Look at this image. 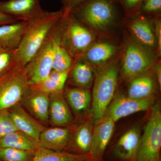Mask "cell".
<instances>
[{
  "mask_svg": "<svg viewBox=\"0 0 161 161\" xmlns=\"http://www.w3.org/2000/svg\"><path fill=\"white\" fill-rule=\"evenodd\" d=\"M59 11H45L28 23L23 39L16 49L17 65L24 68L43 45L64 14Z\"/></svg>",
  "mask_w": 161,
  "mask_h": 161,
  "instance_id": "obj_1",
  "label": "cell"
},
{
  "mask_svg": "<svg viewBox=\"0 0 161 161\" xmlns=\"http://www.w3.org/2000/svg\"><path fill=\"white\" fill-rule=\"evenodd\" d=\"M119 69L112 63L101 69L96 74L92 94L91 118L94 125L105 115L114 98L118 84Z\"/></svg>",
  "mask_w": 161,
  "mask_h": 161,
  "instance_id": "obj_2",
  "label": "cell"
},
{
  "mask_svg": "<svg viewBox=\"0 0 161 161\" xmlns=\"http://www.w3.org/2000/svg\"><path fill=\"white\" fill-rule=\"evenodd\" d=\"M63 9L64 14L55 27V33L72 58H77L90 47L94 37L69 11Z\"/></svg>",
  "mask_w": 161,
  "mask_h": 161,
  "instance_id": "obj_3",
  "label": "cell"
},
{
  "mask_svg": "<svg viewBox=\"0 0 161 161\" xmlns=\"http://www.w3.org/2000/svg\"><path fill=\"white\" fill-rule=\"evenodd\" d=\"M69 11L83 25L98 31L108 29L116 15L112 0H89L80 3Z\"/></svg>",
  "mask_w": 161,
  "mask_h": 161,
  "instance_id": "obj_4",
  "label": "cell"
},
{
  "mask_svg": "<svg viewBox=\"0 0 161 161\" xmlns=\"http://www.w3.org/2000/svg\"><path fill=\"white\" fill-rule=\"evenodd\" d=\"M150 109L134 161H161L160 103L156 102Z\"/></svg>",
  "mask_w": 161,
  "mask_h": 161,
  "instance_id": "obj_5",
  "label": "cell"
},
{
  "mask_svg": "<svg viewBox=\"0 0 161 161\" xmlns=\"http://www.w3.org/2000/svg\"><path fill=\"white\" fill-rule=\"evenodd\" d=\"M30 87L24 69L19 67L0 77V110L20 103Z\"/></svg>",
  "mask_w": 161,
  "mask_h": 161,
  "instance_id": "obj_6",
  "label": "cell"
},
{
  "mask_svg": "<svg viewBox=\"0 0 161 161\" xmlns=\"http://www.w3.org/2000/svg\"><path fill=\"white\" fill-rule=\"evenodd\" d=\"M53 31L23 68L30 86L40 83L46 79L53 71Z\"/></svg>",
  "mask_w": 161,
  "mask_h": 161,
  "instance_id": "obj_7",
  "label": "cell"
},
{
  "mask_svg": "<svg viewBox=\"0 0 161 161\" xmlns=\"http://www.w3.org/2000/svg\"><path fill=\"white\" fill-rule=\"evenodd\" d=\"M155 103V97L135 99L120 95L113 98L105 116L116 123L122 118L134 113L150 109Z\"/></svg>",
  "mask_w": 161,
  "mask_h": 161,
  "instance_id": "obj_8",
  "label": "cell"
},
{
  "mask_svg": "<svg viewBox=\"0 0 161 161\" xmlns=\"http://www.w3.org/2000/svg\"><path fill=\"white\" fill-rule=\"evenodd\" d=\"M152 58L142 47L131 43L127 47L122 65V73L127 79L145 74L152 66Z\"/></svg>",
  "mask_w": 161,
  "mask_h": 161,
  "instance_id": "obj_9",
  "label": "cell"
},
{
  "mask_svg": "<svg viewBox=\"0 0 161 161\" xmlns=\"http://www.w3.org/2000/svg\"><path fill=\"white\" fill-rule=\"evenodd\" d=\"M115 123L105 116L94 125L90 153L97 161H103L108 146L115 130Z\"/></svg>",
  "mask_w": 161,
  "mask_h": 161,
  "instance_id": "obj_10",
  "label": "cell"
},
{
  "mask_svg": "<svg viewBox=\"0 0 161 161\" xmlns=\"http://www.w3.org/2000/svg\"><path fill=\"white\" fill-rule=\"evenodd\" d=\"M49 94L30 87L20 104L33 117L45 126L49 124Z\"/></svg>",
  "mask_w": 161,
  "mask_h": 161,
  "instance_id": "obj_11",
  "label": "cell"
},
{
  "mask_svg": "<svg viewBox=\"0 0 161 161\" xmlns=\"http://www.w3.org/2000/svg\"><path fill=\"white\" fill-rule=\"evenodd\" d=\"M141 135L139 127H133L128 130L112 147V156L118 161H134Z\"/></svg>",
  "mask_w": 161,
  "mask_h": 161,
  "instance_id": "obj_12",
  "label": "cell"
},
{
  "mask_svg": "<svg viewBox=\"0 0 161 161\" xmlns=\"http://www.w3.org/2000/svg\"><path fill=\"white\" fill-rule=\"evenodd\" d=\"M94 127L90 116L78 126L74 128L71 138L65 151L79 155L90 153Z\"/></svg>",
  "mask_w": 161,
  "mask_h": 161,
  "instance_id": "obj_13",
  "label": "cell"
},
{
  "mask_svg": "<svg viewBox=\"0 0 161 161\" xmlns=\"http://www.w3.org/2000/svg\"><path fill=\"white\" fill-rule=\"evenodd\" d=\"M0 11L19 20L29 21L44 11L40 0H8L0 2Z\"/></svg>",
  "mask_w": 161,
  "mask_h": 161,
  "instance_id": "obj_14",
  "label": "cell"
},
{
  "mask_svg": "<svg viewBox=\"0 0 161 161\" xmlns=\"http://www.w3.org/2000/svg\"><path fill=\"white\" fill-rule=\"evenodd\" d=\"M8 110L18 130L30 136L39 143L40 134L46 128L45 126L30 115L20 103Z\"/></svg>",
  "mask_w": 161,
  "mask_h": 161,
  "instance_id": "obj_15",
  "label": "cell"
},
{
  "mask_svg": "<svg viewBox=\"0 0 161 161\" xmlns=\"http://www.w3.org/2000/svg\"><path fill=\"white\" fill-rule=\"evenodd\" d=\"M49 123L56 126L71 127L74 119L63 92L49 95Z\"/></svg>",
  "mask_w": 161,
  "mask_h": 161,
  "instance_id": "obj_16",
  "label": "cell"
},
{
  "mask_svg": "<svg viewBox=\"0 0 161 161\" xmlns=\"http://www.w3.org/2000/svg\"><path fill=\"white\" fill-rule=\"evenodd\" d=\"M73 130L72 127L45 128L39 138L40 147L55 151H65L71 138Z\"/></svg>",
  "mask_w": 161,
  "mask_h": 161,
  "instance_id": "obj_17",
  "label": "cell"
},
{
  "mask_svg": "<svg viewBox=\"0 0 161 161\" xmlns=\"http://www.w3.org/2000/svg\"><path fill=\"white\" fill-rule=\"evenodd\" d=\"M64 96L75 115L83 117L91 115L92 97L89 90L77 87L67 88L64 90Z\"/></svg>",
  "mask_w": 161,
  "mask_h": 161,
  "instance_id": "obj_18",
  "label": "cell"
},
{
  "mask_svg": "<svg viewBox=\"0 0 161 161\" xmlns=\"http://www.w3.org/2000/svg\"><path fill=\"white\" fill-rule=\"evenodd\" d=\"M28 23V21L20 20L0 26V48L16 49L23 39Z\"/></svg>",
  "mask_w": 161,
  "mask_h": 161,
  "instance_id": "obj_19",
  "label": "cell"
},
{
  "mask_svg": "<svg viewBox=\"0 0 161 161\" xmlns=\"http://www.w3.org/2000/svg\"><path fill=\"white\" fill-rule=\"evenodd\" d=\"M155 82L152 75L145 74L132 78L127 96L135 99L155 97Z\"/></svg>",
  "mask_w": 161,
  "mask_h": 161,
  "instance_id": "obj_20",
  "label": "cell"
},
{
  "mask_svg": "<svg viewBox=\"0 0 161 161\" xmlns=\"http://www.w3.org/2000/svg\"><path fill=\"white\" fill-rule=\"evenodd\" d=\"M32 161H97L91 153L85 155L74 154L65 151H55L40 147Z\"/></svg>",
  "mask_w": 161,
  "mask_h": 161,
  "instance_id": "obj_21",
  "label": "cell"
},
{
  "mask_svg": "<svg viewBox=\"0 0 161 161\" xmlns=\"http://www.w3.org/2000/svg\"><path fill=\"white\" fill-rule=\"evenodd\" d=\"M73 63L69 71L71 80L75 87L89 89L94 80V74L89 63L78 58Z\"/></svg>",
  "mask_w": 161,
  "mask_h": 161,
  "instance_id": "obj_22",
  "label": "cell"
},
{
  "mask_svg": "<svg viewBox=\"0 0 161 161\" xmlns=\"http://www.w3.org/2000/svg\"><path fill=\"white\" fill-rule=\"evenodd\" d=\"M40 147L37 142L19 131L0 138V148H11L36 151Z\"/></svg>",
  "mask_w": 161,
  "mask_h": 161,
  "instance_id": "obj_23",
  "label": "cell"
},
{
  "mask_svg": "<svg viewBox=\"0 0 161 161\" xmlns=\"http://www.w3.org/2000/svg\"><path fill=\"white\" fill-rule=\"evenodd\" d=\"M115 46L109 43H96L84 52L83 57L88 63L100 65L109 60L116 52Z\"/></svg>",
  "mask_w": 161,
  "mask_h": 161,
  "instance_id": "obj_24",
  "label": "cell"
},
{
  "mask_svg": "<svg viewBox=\"0 0 161 161\" xmlns=\"http://www.w3.org/2000/svg\"><path fill=\"white\" fill-rule=\"evenodd\" d=\"M69 70L58 72L53 70L49 76L40 83L31 86V87L41 92L51 94L63 92Z\"/></svg>",
  "mask_w": 161,
  "mask_h": 161,
  "instance_id": "obj_25",
  "label": "cell"
},
{
  "mask_svg": "<svg viewBox=\"0 0 161 161\" xmlns=\"http://www.w3.org/2000/svg\"><path fill=\"white\" fill-rule=\"evenodd\" d=\"M53 70L58 72L69 70L73 63V58L55 34L54 29L53 30Z\"/></svg>",
  "mask_w": 161,
  "mask_h": 161,
  "instance_id": "obj_26",
  "label": "cell"
},
{
  "mask_svg": "<svg viewBox=\"0 0 161 161\" xmlns=\"http://www.w3.org/2000/svg\"><path fill=\"white\" fill-rule=\"evenodd\" d=\"M130 29L141 43L150 47L155 46V37L150 23L147 20L142 19L133 20L130 25Z\"/></svg>",
  "mask_w": 161,
  "mask_h": 161,
  "instance_id": "obj_27",
  "label": "cell"
},
{
  "mask_svg": "<svg viewBox=\"0 0 161 161\" xmlns=\"http://www.w3.org/2000/svg\"><path fill=\"white\" fill-rule=\"evenodd\" d=\"M36 151L11 148H0L1 161H32Z\"/></svg>",
  "mask_w": 161,
  "mask_h": 161,
  "instance_id": "obj_28",
  "label": "cell"
},
{
  "mask_svg": "<svg viewBox=\"0 0 161 161\" xmlns=\"http://www.w3.org/2000/svg\"><path fill=\"white\" fill-rule=\"evenodd\" d=\"M17 66L16 49L0 48V77Z\"/></svg>",
  "mask_w": 161,
  "mask_h": 161,
  "instance_id": "obj_29",
  "label": "cell"
},
{
  "mask_svg": "<svg viewBox=\"0 0 161 161\" xmlns=\"http://www.w3.org/2000/svg\"><path fill=\"white\" fill-rule=\"evenodd\" d=\"M18 131L9 110H0V138Z\"/></svg>",
  "mask_w": 161,
  "mask_h": 161,
  "instance_id": "obj_30",
  "label": "cell"
},
{
  "mask_svg": "<svg viewBox=\"0 0 161 161\" xmlns=\"http://www.w3.org/2000/svg\"><path fill=\"white\" fill-rule=\"evenodd\" d=\"M139 9L144 12H159L161 9V0H144Z\"/></svg>",
  "mask_w": 161,
  "mask_h": 161,
  "instance_id": "obj_31",
  "label": "cell"
},
{
  "mask_svg": "<svg viewBox=\"0 0 161 161\" xmlns=\"http://www.w3.org/2000/svg\"><path fill=\"white\" fill-rule=\"evenodd\" d=\"M144 0H121L123 6L128 11H135L139 9Z\"/></svg>",
  "mask_w": 161,
  "mask_h": 161,
  "instance_id": "obj_32",
  "label": "cell"
},
{
  "mask_svg": "<svg viewBox=\"0 0 161 161\" xmlns=\"http://www.w3.org/2000/svg\"><path fill=\"white\" fill-rule=\"evenodd\" d=\"M20 21L14 17L0 11V26Z\"/></svg>",
  "mask_w": 161,
  "mask_h": 161,
  "instance_id": "obj_33",
  "label": "cell"
},
{
  "mask_svg": "<svg viewBox=\"0 0 161 161\" xmlns=\"http://www.w3.org/2000/svg\"><path fill=\"white\" fill-rule=\"evenodd\" d=\"M61 3L63 5V8L70 11L73 8L78 6L80 3L89 1V0H61Z\"/></svg>",
  "mask_w": 161,
  "mask_h": 161,
  "instance_id": "obj_34",
  "label": "cell"
},
{
  "mask_svg": "<svg viewBox=\"0 0 161 161\" xmlns=\"http://www.w3.org/2000/svg\"><path fill=\"white\" fill-rule=\"evenodd\" d=\"M156 35L157 39L159 53H161V22L159 21H157L156 23Z\"/></svg>",
  "mask_w": 161,
  "mask_h": 161,
  "instance_id": "obj_35",
  "label": "cell"
},
{
  "mask_svg": "<svg viewBox=\"0 0 161 161\" xmlns=\"http://www.w3.org/2000/svg\"><path fill=\"white\" fill-rule=\"evenodd\" d=\"M156 75L157 79L159 86L161 87V68L160 65H158L155 69Z\"/></svg>",
  "mask_w": 161,
  "mask_h": 161,
  "instance_id": "obj_36",
  "label": "cell"
},
{
  "mask_svg": "<svg viewBox=\"0 0 161 161\" xmlns=\"http://www.w3.org/2000/svg\"><path fill=\"white\" fill-rule=\"evenodd\" d=\"M0 161H1V159H0Z\"/></svg>",
  "mask_w": 161,
  "mask_h": 161,
  "instance_id": "obj_37",
  "label": "cell"
}]
</instances>
